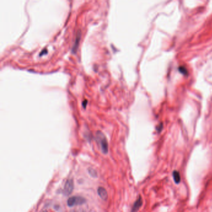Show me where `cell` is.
<instances>
[{
	"label": "cell",
	"mask_w": 212,
	"mask_h": 212,
	"mask_svg": "<svg viewBox=\"0 0 212 212\" xmlns=\"http://www.w3.org/2000/svg\"><path fill=\"white\" fill-rule=\"evenodd\" d=\"M97 141L100 146L101 150L103 154H107L108 152V144L106 138L102 132L98 131L97 133Z\"/></svg>",
	"instance_id": "obj_1"
},
{
	"label": "cell",
	"mask_w": 212,
	"mask_h": 212,
	"mask_svg": "<svg viewBox=\"0 0 212 212\" xmlns=\"http://www.w3.org/2000/svg\"><path fill=\"white\" fill-rule=\"evenodd\" d=\"M86 200L82 197L75 196L70 197L67 200V205L69 207H73L75 205H81L84 204Z\"/></svg>",
	"instance_id": "obj_2"
},
{
	"label": "cell",
	"mask_w": 212,
	"mask_h": 212,
	"mask_svg": "<svg viewBox=\"0 0 212 212\" xmlns=\"http://www.w3.org/2000/svg\"><path fill=\"white\" fill-rule=\"evenodd\" d=\"M73 188H74V184L73 180L72 179H69L65 184L63 190L64 194L66 195V196H69V195H70L72 193Z\"/></svg>",
	"instance_id": "obj_3"
},
{
	"label": "cell",
	"mask_w": 212,
	"mask_h": 212,
	"mask_svg": "<svg viewBox=\"0 0 212 212\" xmlns=\"http://www.w3.org/2000/svg\"><path fill=\"white\" fill-rule=\"evenodd\" d=\"M81 31L78 30L77 33V36L75 37V43L73 44V46L72 47V51L73 53H76L77 49L78 48V45L80 44V39H81Z\"/></svg>",
	"instance_id": "obj_4"
},
{
	"label": "cell",
	"mask_w": 212,
	"mask_h": 212,
	"mask_svg": "<svg viewBox=\"0 0 212 212\" xmlns=\"http://www.w3.org/2000/svg\"><path fill=\"white\" fill-rule=\"evenodd\" d=\"M97 192L99 195V197H100L102 200H106L108 199V193L107 191L105 188L102 187H99L97 190Z\"/></svg>",
	"instance_id": "obj_5"
},
{
	"label": "cell",
	"mask_w": 212,
	"mask_h": 212,
	"mask_svg": "<svg viewBox=\"0 0 212 212\" xmlns=\"http://www.w3.org/2000/svg\"><path fill=\"white\" fill-rule=\"evenodd\" d=\"M143 205V200L141 197H139L136 201L134 202L133 206H132L131 212H138L141 207Z\"/></svg>",
	"instance_id": "obj_6"
},
{
	"label": "cell",
	"mask_w": 212,
	"mask_h": 212,
	"mask_svg": "<svg viewBox=\"0 0 212 212\" xmlns=\"http://www.w3.org/2000/svg\"><path fill=\"white\" fill-rule=\"evenodd\" d=\"M172 176H173L174 180V181H175L176 184H179L180 180H181L179 172H178V171H176V170H174V171L173 172Z\"/></svg>",
	"instance_id": "obj_7"
},
{
	"label": "cell",
	"mask_w": 212,
	"mask_h": 212,
	"mask_svg": "<svg viewBox=\"0 0 212 212\" xmlns=\"http://www.w3.org/2000/svg\"><path fill=\"white\" fill-rule=\"evenodd\" d=\"M89 173L92 177H97V172L95 169L92 168L89 169Z\"/></svg>",
	"instance_id": "obj_8"
},
{
	"label": "cell",
	"mask_w": 212,
	"mask_h": 212,
	"mask_svg": "<svg viewBox=\"0 0 212 212\" xmlns=\"http://www.w3.org/2000/svg\"><path fill=\"white\" fill-rule=\"evenodd\" d=\"M86 104H87V100H86V99H85V100L82 103V105H83V107L84 108H86Z\"/></svg>",
	"instance_id": "obj_9"
},
{
	"label": "cell",
	"mask_w": 212,
	"mask_h": 212,
	"mask_svg": "<svg viewBox=\"0 0 212 212\" xmlns=\"http://www.w3.org/2000/svg\"><path fill=\"white\" fill-rule=\"evenodd\" d=\"M78 212H85L84 210H80V211H79Z\"/></svg>",
	"instance_id": "obj_10"
},
{
	"label": "cell",
	"mask_w": 212,
	"mask_h": 212,
	"mask_svg": "<svg viewBox=\"0 0 212 212\" xmlns=\"http://www.w3.org/2000/svg\"><path fill=\"white\" fill-rule=\"evenodd\" d=\"M43 212H47V211H43Z\"/></svg>",
	"instance_id": "obj_11"
}]
</instances>
